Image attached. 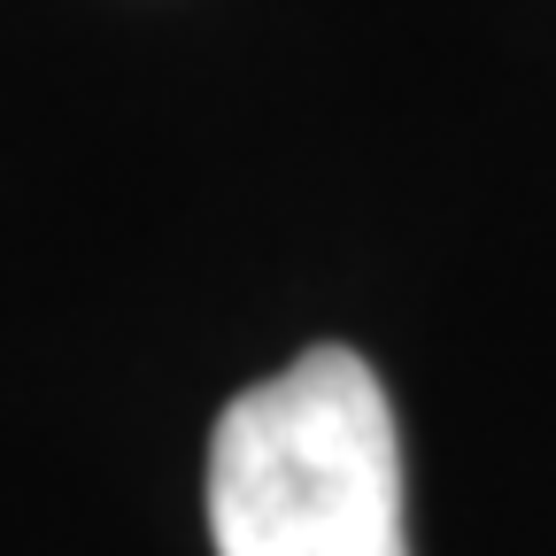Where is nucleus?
I'll return each instance as SVG.
<instances>
[{
    "instance_id": "1",
    "label": "nucleus",
    "mask_w": 556,
    "mask_h": 556,
    "mask_svg": "<svg viewBox=\"0 0 556 556\" xmlns=\"http://www.w3.org/2000/svg\"><path fill=\"white\" fill-rule=\"evenodd\" d=\"M217 556H409L402 433L356 348H309L208 433Z\"/></svg>"
}]
</instances>
